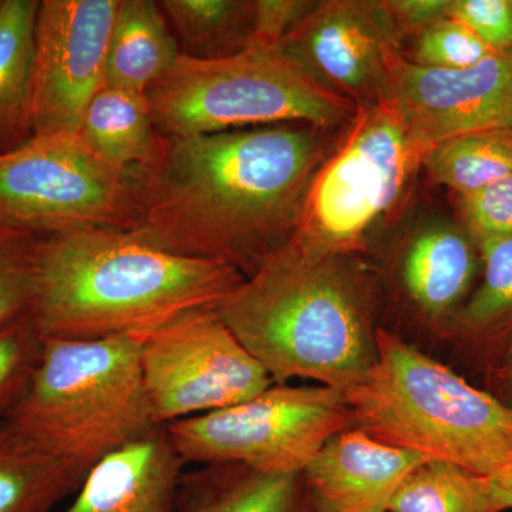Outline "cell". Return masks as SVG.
Returning a JSON list of instances; mask_svg holds the SVG:
<instances>
[{
  "mask_svg": "<svg viewBox=\"0 0 512 512\" xmlns=\"http://www.w3.org/2000/svg\"><path fill=\"white\" fill-rule=\"evenodd\" d=\"M329 131L285 123L168 140L148 171L140 227L165 251L224 262L245 278L291 241Z\"/></svg>",
  "mask_w": 512,
  "mask_h": 512,
  "instance_id": "cell-1",
  "label": "cell"
},
{
  "mask_svg": "<svg viewBox=\"0 0 512 512\" xmlns=\"http://www.w3.org/2000/svg\"><path fill=\"white\" fill-rule=\"evenodd\" d=\"M245 276L224 262L165 251L137 231L84 229L43 237L32 316L43 338H147L214 309Z\"/></svg>",
  "mask_w": 512,
  "mask_h": 512,
  "instance_id": "cell-2",
  "label": "cell"
},
{
  "mask_svg": "<svg viewBox=\"0 0 512 512\" xmlns=\"http://www.w3.org/2000/svg\"><path fill=\"white\" fill-rule=\"evenodd\" d=\"M215 311L275 384L343 392L375 362L372 288L357 256H315L289 241Z\"/></svg>",
  "mask_w": 512,
  "mask_h": 512,
  "instance_id": "cell-3",
  "label": "cell"
},
{
  "mask_svg": "<svg viewBox=\"0 0 512 512\" xmlns=\"http://www.w3.org/2000/svg\"><path fill=\"white\" fill-rule=\"evenodd\" d=\"M376 357L343 390L353 427L403 448L490 478L512 481V410L389 330L376 329Z\"/></svg>",
  "mask_w": 512,
  "mask_h": 512,
  "instance_id": "cell-4",
  "label": "cell"
},
{
  "mask_svg": "<svg viewBox=\"0 0 512 512\" xmlns=\"http://www.w3.org/2000/svg\"><path fill=\"white\" fill-rule=\"evenodd\" d=\"M140 345L137 338H43L28 392L3 420L86 477L104 457L161 427Z\"/></svg>",
  "mask_w": 512,
  "mask_h": 512,
  "instance_id": "cell-5",
  "label": "cell"
},
{
  "mask_svg": "<svg viewBox=\"0 0 512 512\" xmlns=\"http://www.w3.org/2000/svg\"><path fill=\"white\" fill-rule=\"evenodd\" d=\"M146 99L167 140L285 123L332 131L348 124L357 109L313 79L281 47L254 43L221 59L180 55L148 89Z\"/></svg>",
  "mask_w": 512,
  "mask_h": 512,
  "instance_id": "cell-6",
  "label": "cell"
},
{
  "mask_svg": "<svg viewBox=\"0 0 512 512\" xmlns=\"http://www.w3.org/2000/svg\"><path fill=\"white\" fill-rule=\"evenodd\" d=\"M316 171L291 241L315 256H357L396 220L430 150L386 100L357 107Z\"/></svg>",
  "mask_w": 512,
  "mask_h": 512,
  "instance_id": "cell-7",
  "label": "cell"
},
{
  "mask_svg": "<svg viewBox=\"0 0 512 512\" xmlns=\"http://www.w3.org/2000/svg\"><path fill=\"white\" fill-rule=\"evenodd\" d=\"M148 170L113 167L77 136L35 134L0 154V220L49 237L140 227Z\"/></svg>",
  "mask_w": 512,
  "mask_h": 512,
  "instance_id": "cell-8",
  "label": "cell"
},
{
  "mask_svg": "<svg viewBox=\"0 0 512 512\" xmlns=\"http://www.w3.org/2000/svg\"><path fill=\"white\" fill-rule=\"evenodd\" d=\"M164 427L184 463L302 474L326 441L353 427V420L340 390L285 383L227 409Z\"/></svg>",
  "mask_w": 512,
  "mask_h": 512,
  "instance_id": "cell-9",
  "label": "cell"
},
{
  "mask_svg": "<svg viewBox=\"0 0 512 512\" xmlns=\"http://www.w3.org/2000/svg\"><path fill=\"white\" fill-rule=\"evenodd\" d=\"M140 366L161 427L235 406L275 384L215 308L187 313L141 339Z\"/></svg>",
  "mask_w": 512,
  "mask_h": 512,
  "instance_id": "cell-10",
  "label": "cell"
},
{
  "mask_svg": "<svg viewBox=\"0 0 512 512\" xmlns=\"http://www.w3.org/2000/svg\"><path fill=\"white\" fill-rule=\"evenodd\" d=\"M120 0H42L33 73L35 134L77 136L104 86L107 47Z\"/></svg>",
  "mask_w": 512,
  "mask_h": 512,
  "instance_id": "cell-11",
  "label": "cell"
},
{
  "mask_svg": "<svg viewBox=\"0 0 512 512\" xmlns=\"http://www.w3.org/2000/svg\"><path fill=\"white\" fill-rule=\"evenodd\" d=\"M383 100L429 148L466 134L512 128V50L467 69H440L392 49Z\"/></svg>",
  "mask_w": 512,
  "mask_h": 512,
  "instance_id": "cell-12",
  "label": "cell"
},
{
  "mask_svg": "<svg viewBox=\"0 0 512 512\" xmlns=\"http://www.w3.org/2000/svg\"><path fill=\"white\" fill-rule=\"evenodd\" d=\"M278 46L313 79L363 107L383 99L386 57L400 39L382 2L328 0L316 2Z\"/></svg>",
  "mask_w": 512,
  "mask_h": 512,
  "instance_id": "cell-13",
  "label": "cell"
},
{
  "mask_svg": "<svg viewBox=\"0 0 512 512\" xmlns=\"http://www.w3.org/2000/svg\"><path fill=\"white\" fill-rule=\"evenodd\" d=\"M426 460L349 427L326 441L303 470L309 512H387L404 478Z\"/></svg>",
  "mask_w": 512,
  "mask_h": 512,
  "instance_id": "cell-14",
  "label": "cell"
},
{
  "mask_svg": "<svg viewBox=\"0 0 512 512\" xmlns=\"http://www.w3.org/2000/svg\"><path fill=\"white\" fill-rule=\"evenodd\" d=\"M183 464L158 427L94 464L60 512H175Z\"/></svg>",
  "mask_w": 512,
  "mask_h": 512,
  "instance_id": "cell-15",
  "label": "cell"
},
{
  "mask_svg": "<svg viewBox=\"0 0 512 512\" xmlns=\"http://www.w3.org/2000/svg\"><path fill=\"white\" fill-rule=\"evenodd\" d=\"M480 254L463 225L436 222L420 229L403 252L400 275L410 301L447 330L470 295Z\"/></svg>",
  "mask_w": 512,
  "mask_h": 512,
  "instance_id": "cell-16",
  "label": "cell"
},
{
  "mask_svg": "<svg viewBox=\"0 0 512 512\" xmlns=\"http://www.w3.org/2000/svg\"><path fill=\"white\" fill-rule=\"evenodd\" d=\"M175 512H309L302 474L207 464L181 476Z\"/></svg>",
  "mask_w": 512,
  "mask_h": 512,
  "instance_id": "cell-17",
  "label": "cell"
},
{
  "mask_svg": "<svg viewBox=\"0 0 512 512\" xmlns=\"http://www.w3.org/2000/svg\"><path fill=\"white\" fill-rule=\"evenodd\" d=\"M180 55L158 2L120 0L107 47L104 86L146 96Z\"/></svg>",
  "mask_w": 512,
  "mask_h": 512,
  "instance_id": "cell-18",
  "label": "cell"
},
{
  "mask_svg": "<svg viewBox=\"0 0 512 512\" xmlns=\"http://www.w3.org/2000/svg\"><path fill=\"white\" fill-rule=\"evenodd\" d=\"M77 138L113 167L154 170L167 153L146 96L103 86L84 113Z\"/></svg>",
  "mask_w": 512,
  "mask_h": 512,
  "instance_id": "cell-19",
  "label": "cell"
},
{
  "mask_svg": "<svg viewBox=\"0 0 512 512\" xmlns=\"http://www.w3.org/2000/svg\"><path fill=\"white\" fill-rule=\"evenodd\" d=\"M39 0H0V154L35 136L33 73Z\"/></svg>",
  "mask_w": 512,
  "mask_h": 512,
  "instance_id": "cell-20",
  "label": "cell"
},
{
  "mask_svg": "<svg viewBox=\"0 0 512 512\" xmlns=\"http://www.w3.org/2000/svg\"><path fill=\"white\" fill-rule=\"evenodd\" d=\"M483 278L447 333L488 366L512 340V235L476 242Z\"/></svg>",
  "mask_w": 512,
  "mask_h": 512,
  "instance_id": "cell-21",
  "label": "cell"
},
{
  "mask_svg": "<svg viewBox=\"0 0 512 512\" xmlns=\"http://www.w3.org/2000/svg\"><path fill=\"white\" fill-rule=\"evenodd\" d=\"M84 476L0 421V512H52Z\"/></svg>",
  "mask_w": 512,
  "mask_h": 512,
  "instance_id": "cell-22",
  "label": "cell"
},
{
  "mask_svg": "<svg viewBox=\"0 0 512 512\" xmlns=\"http://www.w3.org/2000/svg\"><path fill=\"white\" fill-rule=\"evenodd\" d=\"M180 53L192 59H221L251 45L252 2L161 0Z\"/></svg>",
  "mask_w": 512,
  "mask_h": 512,
  "instance_id": "cell-23",
  "label": "cell"
},
{
  "mask_svg": "<svg viewBox=\"0 0 512 512\" xmlns=\"http://www.w3.org/2000/svg\"><path fill=\"white\" fill-rule=\"evenodd\" d=\"M423 168L433 183L471 194L512 177V128L451 138L427 151Z\"/></svg>",
  "mask_w": 512,
  "mask_h": 512,
  "instance_id": "cell-24",
  "label": "cell"
},
{
  "mask_svg": "<svg viewBox=\"0 0 512 512\" xmlns=\"http://www.w3.org/2000/svg\"><path fill=\"white\" fill-rule=\"evenodd\" d=\"M387 512H497L490 478L426 460L404 478Z\"/></svg>",
  "mask_w": 512,
  "mask_h": 512,
  "instance_id": "cell-25",
  "label": "cell"
},
{
  "mask_svg": "<svg viewBox=\"0 0 512 512\" xmlns=\"http://www.w3.org/2000/svg\"><path fill=\"white\" fill-rule=\"evenodd\" d=\"M42 239L0 220V328L33 311Z\"/></svg>",
  "mask_w": 512,
  "mask_h": 512,
  "instance_id": "cell-26",
  "label": "cell"
},
{
  "mask_svg": "<svg viewBox=\"0 0 512 512\" xmlns=\"http://www.w3.org/2000/svg\"><path fill=\"white\" fill-rule=\"evenodd\" d=\"M43 336L32 313L0 328V417H6L28 392L39 365Z\"/></svg>",
  "mask_w": 512,
  "mask_h": 512,
  "instance_id": "cell-27",
  "label": "cell"
},
{
  "mask_svg": "<svg viewBox=\"0 0 512 512\" xmlns=\"http://www.w3.org/2000/svg\"><path fill=\"white\" fill-rule=\"evenodd\" d=\"M493 53L473 30L446 16L416 37L413 62L440 69H467Z\"/></svg>",
  "mask_w": 512,
  "mask_h": 512,
  "instance_id": "cell-28",
  "label": "cell"
},
{
  "mask_svg": "<svg viewBox=\"0 0 512 512\" xmlns=\"http://www.w3.org/2000/svg\"><path fill=\"white\" fill-rule=\"evenodd\" d=\"M457 197L463 227L474 242L512 235V177Z\"/></svg>",
  "mask_w": 512,
  "mask_h": 512,
  "instance_id": "cell-29",
  "label": "cell"
},
{
  "mask_svg": "<svg viewBox=\"0 0 512 512\" xmlns=\"http://www.w3.org/2000/svg\"><path fill=\"white\" fill-rule=\"evenodd\" d=\"M447 16L473 30L493 52H511L512 0H450Z\"/></svg>",
  "mask_w": 512,
  "mask_h": 512,
  "instance_id": "cell-30",
  "label": "cell"
},
{
  "mask_svg": "<svg viewBox=\"0 0 512 512\" xmlns=\"http://www.w3.org/2000/svg\"><path fill=\"white\" fill-rule=\"evenodd\" d=\"M315 5L305 0H255L251 45L278 46Z\"/></svg>",
  "mask_w": 512,
  "mask_h": 512,
  "instance_id": "cell-31",
  "label": "cell"
},
{
  "mask_svg": "<svg viewBox=\"0 0 512 512\" xmlns=\"http://www.w3.org/2000/svg\"><path fill=\"white\" fill-rule=\"evenodd\" d=\"M450 0H382L400 42L419 36L437 20L446 18Z\"/></svg>",
  "mask_w": 512,
  "mask_h": 512,
  "instance_id": "cell-32",
  "label": "cell"
},
{
  "mask_svg": "<svg viewBox=\"0 0 512 512\" xmlns=\"http://www.w3.org/2000/svg\"><path fill=\"white\" fill-rule=\"evenodd\" d=\"M488 377L493 386L488 392L512 410V340L488 366Z\"/></svg>",
  "mask_w": 512,
  "mask_h": 512,
  "instance_id": "cell-33",
  "label": "cell"
},
{
  "mask_svg": "<svg viewBox=\"0 0 512 512\" xmlns=\"http://www.w3.org/2000/svg\"><path fill=\"white\" fill-rule=\"evenodd\" d=\"M493 500L497 512L512 510V481L504 485L493 484Z\"/></svg>",
  "mask_w": 512,
  "mask_h": 512,
  "instance_id": "cell-34",
  "label": "cell"
}]
</instances>
